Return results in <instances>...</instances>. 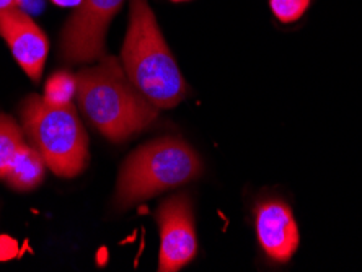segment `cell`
Masks as SVG:
<instances>
[{"label":"cell","instance_id":"6da1fadb","mask_svg":"<svg viewBox=\"0 0 362 272\" xmlns=\"http://www.w3.org/2000/svg\"><path fill=\"white\" fill-rule=\"evenodd\" d=\"M77 78V105L92 126L108 141L121 143L148 129L158 117L152 105L127 78L122 64L103 56Z\"/></svg>","mask_w":362,"mask_h":272},{"label":"cell","instance_id":"7a4b0ae2","mask_svg":"<svg viewBox=\"0 0 362 272\" xmlns=\"http://www.w3.org/2000/svg\"><path fill=\"white\" fill-rule=\"evenodd\" d=\"M129 25L121 49L127 78L158 110L175 108L189 93L148 0H131Z\"/></svg>","mask_w":362,"mask_h":272},{"label":"cell","instance_id":"3957f363","mask_svg":"<svg viewBox=\"0 0 362 272\" xmlns=\"http://www.w3.org/2000/svg\"><path fill=\"white\" fill-rule=\"evenodd\" d=\"M202 162L189 143L162 137L136 148L124 160L118 175L115 206L124 211L163 191L180 188L199 178Z\"/></svg>","mask_w":362,"mask_h":272},{"label":"cell","instance_id":"277c9868","mask_svg":"<svg viewBox=\"0 0 362 272\" xmlns=\"http://www.w3.org/2000/svg\"><path fill=\"white\" fill-rule=\"evenodd\" d=\"M21 127L47 168L59 178H76L90 162L88 136L76 105L54 106L30 95L20 106Z\"/></svg>","mask_w":362,"mask_h":272},{"label":"cell","instance_id":"5b68a950","mask_svg":"<svg viewBox=\"0 0 362 272\" xmlns=\"http://www.w3.org/2000/svg\"><path fill=\"white\" fill-rule=\"evenodd\" d=\"M124 0H82L59 40V54L69 64L100 61L106 51V33Z\"/></svg>","mask_w":362,"mask_h":272},{"label":"cell","instance_id":"8992f818","mask_svg":"<svg viewBox=\"0 0 362 272\" xmlns=\"http://www.w3.org/2000/svg\"><path fill=\"white\" fill-rule=\"evenodd\" d=\"M156 220L160 228L158 271L177 272L183 269L198 253L191 197L185 193L168 197L157 209Z\"/></svg>","mask_w":362,"mask_h":272},{"label":"cell","instance_id":"52a82bcc","mask_svg":"<svg viewBox=\"0 0 362 272\" xmlns=\"http://www.w3.org/2000/svg\"><path fill=\"white\" fill-rule=\"evenodd\" d=\"M255 230L263 253L276 264L292 259L300 244L297 222L287 202L271 197L255 207Z\"/></svg>","mask_w":362,"mask_h":272},{"label":"cell","instance_id":"ba28073f","mask_svg":"<svg viewBox=\"0 0 362 272\" xmlns=\"http://www.w3.org/2000/svg\"><path fill=\"white\" fill-rule=\"evenodd\" d=\"M0 36L26 76L38 82L45 71L49 41L28 13L20 7L0 12Z\"/></svg>","mask_w":362,"mask_h":272},{"label":"cell","instance_id":"9c48e42d","mask_svg":"<svg viewBox=\"0 0 362 272\" xmlns=\"http://www.w3.org/2000/svg\"><path fill=\"white\" fill-rule=\"evenodd\" d=\"M47 165L38 152L33 143L25 142L23 146L18 148L17 155H15L12 167H10L8 173L5 175L4 181L10 188L20 193H28L42 183L46 176Z\"/></svg>","mask_w":362,"mask_h":272},{"label":"cell","instance_id":"30bf717a","mask_svg":"<svg viewBox=\"0 0 362 272\" xmlns=\"http://www.w3.org/2000/svg\"><path fill=\"white\" fill-rule=\"evenodd\" d=\"M23 129L12 117L0 113V181H4L18 148L23 146Z\"/></svg>","mask_w":362,"mask_h":272},{"label":"cell","instance_id":"8fae6325","mask_svg":"<svg viewBox=\"0 0 362 272\" xmlns=\"http://www.w3.org/2000/svg\"><path fill=\"white\" fill-rule=\"evenodd\" d=\"M77 92V78L67 71H57L47 78L42 100L46 103L62 106L71 103Z\"/></svg>","mask_w":362,"mask_h":272},{"label":"cell","instance_id":"7c38bea8","mask_svg":"<svg viewBox=\"0 0 362 272\" xmlns=\"http://www.w3.org/2000/svg\"><path fill=\"white\" fill-rule=\"evenodd\" d=\"M310 4L312 0H269V8L281 23L291 25L307 13Z\"/></svg>","mask_w":362,"mask_h":272},{"label":"cell","instance_id":"4fadbf2b","mask_svg":"<svg viewBox=\"0 0 362 272\" xmlns=\"http://www.w3.org/2000/svg\"><path fill=\"white\" fill-rule=\"evenodd\" d=\"M52 4H56L57 7H77L82 0H51Z\"/></svg>","mask_w":362,"mask_h":272},{"label":"cell","instance_id":"5bb4252c","mask_svg":"<svg viewBox=\"0 0 362 272\" xmlns=\"http://www.w3.org/2000/svg\"><path fill=\"white\" fill-rule=\"evenodd\" d=\"M15 7H20V0H0V12Z\"/></svg>","mask_w":362,"mask_h":272},{"label":"cell","instance_id":"9a60e30c","mask_svg":"<svg viewBox=\"0 0 362 272\" xmlns=\"http://www.w3.org/2000/svg\"><path fill=\"white\" fill-rule=\"evenodd\" d=\"M172 2H189V0H172Z\"/></svg>","mask_w":362,"mask_h":272}]
</instances>
